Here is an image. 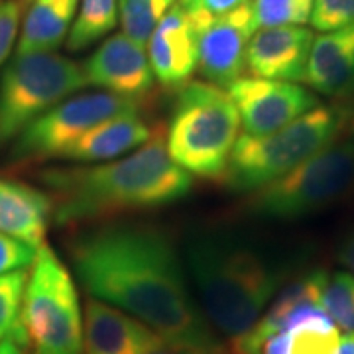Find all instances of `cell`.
<instances>
[{"instance_id":"1","label":"cell","mask_w":354,"mask_h":354,"mask_svg":"<svg viewBox=\"0 0 354 354\" xmlns=\"http://www.w3.org/2000/svg\"><path fill=\"white\" fill-rule=\"evenodd\" d=\"M69 256L93 299L124 309L165 341L223 353L164 232L130 225L95 228L73 239Z\"/></svg>"},{"instance_id":"2","label":"cell","mask_w":354,"mask_h":354,"mask_svg":"<svg viewBox=\"0 0 354 354\" xmlns=\"http://www.w3.org/2000/svg\"><path fill=\"white\" fill-rule=\"evenodd\" d=\"M50 189L57 225H75L122 213L150 211L183 199L191 191V176L167 152L165 127L138 150L111 164L55 167L41 174Z\"/></svg>"},{"instance_id":"3","label":"cell","mask_w":354,"mask_h":354,"mask_svg":"<svg viewBox=\"0 0 354 354\" xmlns=\"http://www.w3.org/2000/svg\"><path fill=\"white\" fill-rule=\"evenodd\" d=\"M187 262L209 321L232 341L252 329L278 290L264 258L225 236H195Z\"/></svg>"},{"instance_id":"4","label":"cell","mask_w":354,"mask_h":354,"mask_svg":"<svg viewBox=\"0 0 354 354\" xmlns=\"http://www.w3.org/2000/svg\"><path fill=\"white\" fill-rule=\"evenodd\" d=\"M241 127V114L228 91L207 81H189L179 88L165 132L167 152L189 176L218 181Z\"/></svg>"},{"instance_id":"5","label":"cell","mask_w":354,"mask_h":354,"mask_svg":"<svg viewBox=\"0 0 354 354\" xmlns=\"http://www.w3.org/2000/svg\"><path fill=\"white\" fill-rule=\"evenodd\" d=\"M342 122L344 113L317 106L272 134H242L236 140L225 174L218 181L236 193L262 189L330 146L342 128Z\"/></svg>"},{"instance_id":"6","label":"cell","mask_w":354,"mask_h":354,"mask_svg":"<svg viewBox=\"0 0 354 354\" xmlns=\"http://www.w3.org/2000/svg\"><path fill=\"white\" fill-rule=\"evenodd\" d=\"M20 319L36 354H81L83 325L73 279L44 242L26 281Z\"/></svg>"},{"instance_id":"7","label":"cell","mask_w":354,"mask_h":354,"mask_svg":"<svg viewBox=\"0 0 354 354\" xmlns=\"http://www.w3.org/2000/svg\"><path fill=\"white\" fill-rule=\"evenodd\" d=\"M87 85L83 65L69 57L53 51L16 53L0 81V144Z\"/></svg>"},{"instance_id":"8","label":"cell","mask_w":354,"mask_h":354,"mask_svg":"<svg viewBox=\"0 0 354 354\" xmlns=\"http://www.w3.org/2000/svg\"><path fill=\"white\" fill-rule=\"evenodd\" d=\"M353 181V146L348 140L333 142L288 176L254 191L244 203V209L264 218H299L339 199Z\"/></svg>"},{"instance_id":"9","label":"cell","mask_w":354,"mask_h":354,"mask_svg":"<svg viewBox=\"0 0 354 354\" xmlns=\"http://www.w3.org/2000/svg\"><path fill=\"white\" fill-rule=\"evenodd\" d=\"M144 104L146 101L109 91L69 97L18 134L10 158L14 164H38L62 158L65 150L88 130L116 116L138 114Z\"/></svg>"},{"instance_id":"10","label":"cell","mask_w":354,"mask_h":354,"mask_svg":"<svg viewBox=\"0 0 354 354\" xmlns=\"http://www.w3.org/2000/svg\"><path fill=\"white\" fill-rule=\"evenodd\" d=\"M197 30V69L207 83L230 87L246 69V48L256 32L252 4L216 16L193 18Z\"/></svg>"},{"instance_id":"11","label":"cell","mask_w":354,"mask_h":354,"mask_svg":"<svg viewBox=\"0 0 354 354\" xmlns=\"http://www.w3.org/2000/svg\"><path fill=\"white\" fill-rule=\"evenodd\" d=\"M228 95L239 109L248 136L272 134L319 106V99L301 85L260 77L234 81Z\"/></svg>"},{"instance_id":"12","label":"cell","mask_w":354,"mask_h":354,"mask_svg":"<svg viewBox=\"0 0 354 354\" xmlns=\"http://www.w3.org/2000/svg\"><path fill=\"white\" fill-rule=\"evenodd\" d=\"M88 85L140 99L153 88V71L144 48L124 34H116L102 44L83 65Z\"/></svg>"},{"instance_id":"13","label":"cell","mask_w":354,"mask_h":354,"mask_svg":"<svg viewBox=\"0 0 354 354\" xmlns=\"http://www.w3.org/2000/svg\"><path fill=\"white\" fill-rule=\"evenodd\" d=\"M313 39V32L301 26L262 28L248 41L246 67L260 79L301 81Z\"/></svg>"},{"instance_id":"14","label":"cell","mask_w":354,"mask_h":354,"mask_svg":"<svg viewBox=\"0 0 354 354\" xmlns=\"http://www.w3.org/2000/svg\"><path fill=\"white\" fill-rule=\"evenodd\" d=\"M153 77L165 88H181L197 69V30L183 6L174 4L150 38Z\"/></svg>"},{"instance_id":"15","label":"cell","mask_w":354,"mask_h":354,"mask_svg":"<svg viewBox=\"0 0 354 354\" xmlns=\"http://www.w3.org/2000/svg\"><path fill=\"white\" fill-rule=\"evenodd\" d=\"M162 337L113 305L88 299L85 305V354H146Z\"/></svg>"},{"instance_id":"16","label":"cell","mask_w":354,"mask_h":354,"mask_svg":"<svg viewBox=\"0 0 354 354\" xmlns=\"http://www.w3.org/2000/svg\"><path fill=\"white\" fill-rule=\"evenodd\" d=\"M301 81L327 97L353 95L354 24L325 32L313 39Z\"/></svg>"},{"instance_id":"17","label":"cell","mask_w":354,"mask_h":354,"mask_svg":"<svg viewBox=\"0 0 354 354\" xmlns=\"http://www.w3.org/2000/svg\"><path fill=\"white\" fill-rule=\"evenodd\" d=\"M53 203L44 191L0 177V232L34 248L44 244Z\"/></svg>"},{"instance_id":"18","label":"cell","mask_w":354,"mask_h":354,"mask_svg":"<svg viewBox=\"0 0 354 354\" xmlns=\"http://www.w3.org/2000/svg\"><path fill=\"white\" fill-rule=\"evenodd\" d=\"M152 132L153 128L148 127V122L138 114L116 116L83 134L65 150L62 158L83 164L113 160L116 156L140 148L144 142H148Z\"/></svg>"},{"instance_id":"19","label":"cell","mask_w":354,"mask_h":354,"mask_svg":"<svg viewBox=\"0 0 354 354\" xmlns=\"http://www.w3.org/2000/svg\"><path fill=\"white\" fill-rule=\"evenodd\" d=\"M77 0H34L18 41V55L53 51L64 44L75 16Z\"/></svg>"},{"instance_id":"20","label":"cell","mask_w":354,"mask_h":354,"mask_svg":"<svg viewBox=\"0 0 354 354\" xmlns=\"http://www.w3.org/2000/svg\"><path fill=\"white\" fill-rule=\"evenodd\" d=\"M341 344L339 329L333 327H299L268 337L256 354H337Z\"/></svg>"},{"instance_id":"21","label":"cell","mask_w":354,"mask_h":354,"mask_svg":"<svg viewBox=\"0 0 354 354\" xmlns=\"http://www.w3.org/2000/svg\"><path fill=\"white\" fill-rule=\"evenodd\" d=\"M116 26V0H81L79 12L67 36V50L83 51Z\"/></svg>"},{"instance_id":"22","label":"cell","mask_w":354,"mask_h":354,"mask_svg":"<svg viewBox=\"0 0 354 354\" xmlns=\"http://www.w3.org/2000/svg\"><path fill=\"white\" fill-rule=\"evenodd\" d=\"M171 6L174 0H120V24L124 36L144 48Z\"/></svg>"},{"instance_id":"23","label":"cell","mask_w":354,"mask_h":354,"mask_svg":"<svg viewBox=\"0 0 354 354\" xmlns=\"http://www.w3.org/2000/svg\"><path fill=\"white\" fill-rule=\"evenodd\" d=\"M315 0H250L256 28L301 26L309 22Z\"/></svg>"},{"instance_id":"24","label":"cell","mask_w":354,"mask_h":354,"mask_svg":"<svg viewBox=\"0 0 354 354\" xmlns=\"http://www.w3.org/2000/svg\"><path fill=\"white\" fill-rule=\"evenodd\" d=\"M323 307L341 329L354 333V276L353 274H335L327 279L323 291Z\"/></svg>"},{"instance_id":"25","label":"cell","mask_w":354,"mask_h":354,"mask_svg":"<svg viewBox=\"0 0 354 354\" xmlns=\"http://www.w3.org/2000/svg\"><path fill=\"white\" fill-rule=\"evenodd\" d=\"M26 281H28L26 270L0 276V341L6 337V333L20 317V305L24 299Z\"/></svg>"},{"instance_id":"26","label":"cell","mask_w":354,"mask_h":354,"mask_svg":"<svg viewBox=\"0 0 354 354\" xmlns=\"http://www.w3.org/2000/svg\"><path fill=\"white\" fill-rule=\"evenodd\" d=\"M309 22L321 32H335L354 24V0H315Z\"/></svg>"},{"instance_id":"27","label":"cell","mask_w":354,"mask_h":354,"mask_svg":"<svg viewBox=\"0 0 354 354\" xmlns=\"http://www.w3.org/2000/svg\"><path fill=\"white\" fill-rule=\"evenodd\" d=\"M36 252L38 248L0 232V276L26 270L28 266L34 264Z\"/></svg>"},{"instance_id":"28","label":"cell","mask_w":354,"mask_h":354,"mask_svg":"<svg viewBox=\"0 0 354 354\" xmlns=\"http://www.w3.org/2000/svg\"><path fill=\"white\" fill-rule=\"evenodd\" d=\"M22 6L24 2L20 0H2L0 2V65L8 57L12 50L20 16H22Z\"/></svg>"},{"instance_id":"29","label":"cell","mask_w":354,"mask_h":354,"mask_svg":"<svg viewBox=\"0 0 354 354\" xmlns=\"http://www.w3.org/2000/svg\"><path fill=\"white\" fill-rule=\"evenodd\" d=\"M250 0H179L183 10L193 18H216L241 8Z\"/></svg>"},{"instance_id":"30","label":"cell","mask_w":354,"mask_h":354,"mask_svg":"<svg viewBox=\"0 0 354 354\" xmlns=\"http://www.w3.org/2000/svg\"><path fill=\"white\" fill-rule=\"evenodd\" d=\"M0 354H36L32 341H30V335H28L20 317L6 333V337L0 341Z\"/></svg>"},{"instance_id":"31","label":"cell","mask_w":354,"mask_h":354,"mask_svg":"<svg viewBox=\"0 0 354 354\" xmlns=\"http://www.w3.org/2000/svg\"><path fill=\"white\" fill-rule=\"evenodd\" d=\"M146 354H209L203 353L199 348H191L185 344H177V342H169L165 339H160L156 346H152Z\"/></svg>"},{"instance_id":"32","label":"cell","mask_w":354,"mask_h":354,"mask_svg":"<svg viewBox=\"0 0 354 354\" xmlns=\"http://www.w3.org/2000/svg\"><path fill=\"white\" fill-rule=\"evenodd\" d=\"M339 262L346 270H351L354 276V234L341 246V250H339Z\"/></svg>"},{"instance_id":"33","label":"cell","mask_w":354,"mask_h":354,"mask_svg":"<svg viewBox=\"0 0 354 354\" xmlns=\"http://www.w3.org/2000/svg\"><path fill=\"white\" fill-rule=\"evenodd\" d=\"M337 354H354V337H344L339 344V353Z\"/></svg>"},{"instance_id":"34","label":"cell","mask_w":354,"mask_h":354,"mask_svg":"<svg viewBox=\"0 0 354 354\" xmlns=\"http://www.w3.org/2000/svg\"><path fill=\"white\" fill-rule=\"evenodd\" d=\"M348 144L353 146L354 150V116L348 120Z\"/></svg>"},{"instance_id":"35","label":"cell","mask_w":354,"mask_h":354,"mask_svg":"<svg viewBox=\"0 0 354 354\" xmlns=\"http://www.w3.org/2000/svg\"><path fill=\"white\" fill-rule=\"evenodd\" d=\"M20 2H24V4H26V2H30V0H20Z\"/></svg>"}]
</instances>
